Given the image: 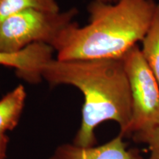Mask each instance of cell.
Segmentation results:
<instances>
[{
    "instance_id": "cell-1",
    "label": "cell",
    "mask_w": 159,
    "mask_h": 159,
    "mask_svg": "<svg viewBox=\"0 0 159 159\" xmlns=\"http://www.w3.org/2000/svg\"><path fill=\"white\" fill-rule=\"evenodd\" d=\"M42 77L52 86L70 85L83 93L82 121L73 144L93 147L97 143L95 129L101 123H118L126 137L133 114L130 82L120 59H52L43 69Z\"/></svg>"
},
{
    "instance_id": "cell-6",
    "label": "cell",
    "mask_w": 159,
    "mask_h": 159,
    "mask_svg": "<svg viewBox=\"0 0 159 159\" xmlns=\"http://www.w3.org/2000/svg\"><path fill=\"white\" fill-rule=\"evenodd\" d=\"M121 134L104 144L80 147L63 144L55 149L49 159H145L136 149H127Z\"/></svg>"
},
{
    "instance_id": "cell-11",
    "label": "cell",
    "mask_w": 159,
    "mask_h": 159,
    "mask_svg": "<svg viewBox=\"0 0 159 159\" xmlns=\"http://www.w3.org/2000/svg\"><path fill=\"white\" fill-rule=\"evenodd\" d=\"M9 137L6 134H0V159H5Z\"/></svg>"
},
{
    "instance_id": "cell-7",
    "label": "cell",
    "mask_w": 159,
    "mask_h": 159,
    "mask_svg": "<svg viewBox=\"0 0 159 159\" xmlns=\"http://www.w3.org/2000/svg\"><path fill=\"white\" fill-rule=\"evenodd\" d=\"M27 94L23 85L7 93L0 99V134L13 130L19 124Z\"/></svg>"
},
{
    "instance_id": "cell-12",
    "label": "cell",
    "mask_w": 159,
    "mask_h": 159,
    "mask_svg": "<svg viewBox=\"0 0 159 159\" xmlns=\"http://www.w3.org/2000/svg\"><path fill=\"white\" fill-rule=\"evenodd\" d=\"M98 1L102 2H105V3H115L118 0H98Z\"/></svg>"
},
{
    "instance_id": "cell-4",
    "label": "cell",
    "mask_w": 159,
    "mask_h": 159,
    "mask_svg": "<svg viewBox=\"0 0 159 159\" xmlns=\"http://www.w3.org/2000/svg\"><path fill=\"white\" fill-rule=\"evenodd\" d=\"M130 82L132 119L126 137L159 125V85L138 45L122 57Z\"/></svg>"
},
{
    "instance_id": "cell-9",
    "label": "cell",
    "mask_w": 159,
    "mask_h": 159,
    "mask_svg": "<svg viewBox=\"0 0 159 159\" xmlns=\"http://www.w3.org/2000/svg\"><path fill=\"white\" fill-rule=\"evenodd\" d=\"M30 9L50 13L60 12L55 0H0V21L14 13Z\"/></svg>"
},
{
    "instance_id": "cell-2",
    "label": "cell",
    "mask_w": 159,
    "mask_h": 159,
    "mask_svg": "<svg viewBox=\"0 0 159 159\" xmlns=\"http://www.w3.org/2000/svg\"><path fill=\"white\" fill-rule=\"evenodd\" d=\"M158 3L155 0H94L88 6L89 22L73 21L53 43L60 61L120 59L150 30Z\"/></svg>"
},
{
    "instance_id": "cell-5",
    "label": "cell",
    "mask_w": 159,
    "mask_h": 159,
    "mask_svg": "<svg viewBox=\"0 0 159 159\" xmlns=\"http://www.w3.org/2000/svg\"><path fill=\"white\" fill-rule=\"evenodd\" d=\"M53 51L51 46L37 43L18 52H0V65L14 68L20 77L27 82L36 83L43 79V69L53 59Z\"/></svg>"
},
{
    "instance_id": "cell-8",
    "label": "cell",
    "mask_w": 159,
    "mask_h": 159,
    "mask_svg": "<svg viewBox=\"0 0 159 159\" xmlns=\"http://www.w3.org/2000/svg\"><path fill=\"white\" fill-rule=\"evenodd\" d=\"M142 42V54L159 85V4L150 28Z\"/></svg>"
},
{
    "instance_id": "cell-10",
    "label": "cell",
    "mask_w": 159,
    "mask_h": 159,
    "mask_svg": "<svg viewBox=\"0 0 159 159\" xmlns=\"http://www.w3.org/2000/svg\"><path fill=\"white\" fill-rule=\"evenodd\" d=\"M131 138L148 146L150 155L147 159H159V125L135 134Z\"/></svg>"
},
{
    "instance_id": "cell-3",
    "label": "cell",
    "mask_w": 159,
    "mask_h": 159,
    "mask_svg": "<svg viewBox=\"0 0 159 159\" xmlns=\"http://www.w3.org/2000/svg\"><path fill=\"white\" fill-rule=\"evenodd\" d=\"M77 14L76 8L57 13L30 9L10 16L0 21V52H18L37 43L52 47Z\"/></svg>"
}]
</instances>
